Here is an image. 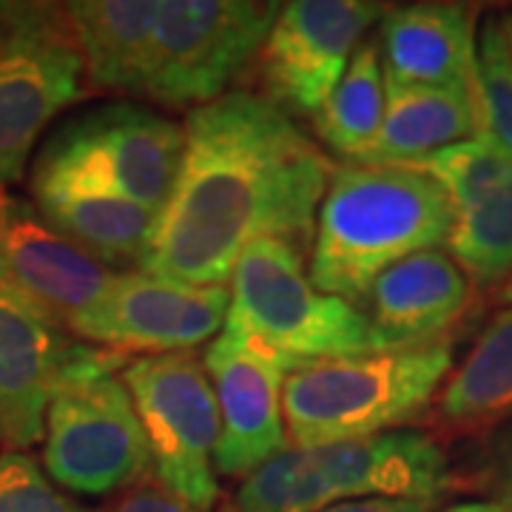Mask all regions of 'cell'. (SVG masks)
Returning a JSON list of instances; mask_svg holds the SVG:
<instances>
[{"label": "cell", "instance_id": "obj_1", "mask_svg": "<svg viewBox=\"0 0 512 512\" xmlns=\"http://www.w3.org/2000/svg\"><path fill=\"white\" fill-rule=\"evenodd\" d=\"M333 165L271 97L231 92L185 120L174 191L154 220L140 271L222 288L256 239L302 251Z\"/></svg>", "mask_w": 512, "mask_h": 512}, {"label": "cell", "instance_id": "obj_2", "mask_svg": "<svg viewBox=\"0 0 512 512\" xmlns=\"http://www.w3.org/2000/svg\"><path fill=\"white\" fill-rule=\"evenodd\" d=\"M456 205L436 180L407 165H333L316 214L311 279L348 302L407 256L447 245Z\"/></svg>", "mask_w": 512, "mask_h": 512}, {"label": "cell", "instance_id": "obj_3", "mask_svg": "<svg viewBox=\"0 0 512 512\" xmlns=\"http://www.w3.org/2000/svg\"><path fill=\"white\" fill-rule=\"evenodd\" d=\"M450 365L447 339L302 362L282 390L288 439L296 447H328L399 430L430 404Z\"/></svg>", "mask_w": 512, "mask_h": 512}, {"label": "cell", "instance_id": "obj_4", "mask_svg": "<svg viewBox=\"0 0 512 512\" xmlns=\"http://www.w3.org/2000/svg\"><path fill=\"white\" fill-rule=\"evenodd\" d=\"M126 365L123 353L86 345L49 404L43 467L69 493L100 498L154 476L146 427L117 376Z\"/></svg>", "mask_w": 512, "mask_h": 512}, {"label": "cell", "instance_id": "obj_5", "mask_svg": "<svg viewBox=\"0 0 512 512\" xmlns=\"http://www.w3.org/2000/svg\"><path fill=\"white\" fill-rule=\"evenodd\" d=\"M231 305L225 328L251 336L296 365L387 350L367 313L322 293L305 274L302 254L282 239H256L231 274Z\"/></svg>", "mask_w": 512, "mask_h": 512}, {"label": "cell", "instance_id": "obj_6", "mask_svg": "<svg viewBox=\"0 0 512 512\" xmlns=\"http://www.w3.org/2000/svg\"><path fill=\"white\" fill-rule=\"evenodd\" d=\"M279 9L268 0H160L140 97L197 109L214 103L262 52Z\"/></svg>", "mask_w": 512, "mask_h": 512}, {"label": "cell", "instance_id": "obj_7", "mask_svg": "<svg viewBox=\"0 0 512 512\" xmlns=\"http://www.w3.org/2000/svg\"><path fill=\"white\" fill-rule=\"evenodd\" d=\"M151 447L154 478L194 510L220 498V404L208 370L191 350L140 356L120 373Z\"/></svg>", "mask_w": 512, "mask_h": 512}, {"label": "cell", "instance_id": "obj_8", "mask_svg": "<svg viewBox=\"0 0 512 512\" xmlns=\"http://www.w3.org/2000/svg\"><path fill=\"white\" fill-rule=\"evenodd\" d=\"M185 128L137 103H111L74 117L46 143L37 165L86 174L154 217L174 191Z\"/></svg>", "mask_w": 512, "mask_h": 512}, {"label": "cell", "instance_id": "obj_9", "mask_svg": "<svg viewBox=\"0 0 512 512\" xmlns=\"http://www.w3.org/2000/svg\"><path fill=\"white\" fill-rule=\"evenodd\" d=\"M228 288H194L146 271H120L111 291L80 313L69 333L114 353H180L217 339L228 319Z\"/></svg>", "mask_w": 512, "mask_h": 512}, {"label": "cell", "instance_id": "obj_10", "mask_svg": "<svg viewBox=\"0 0 512 512\" xmlns=\"http://www.w3.org/2000/svg\"><path fill=\"white\" fill-rule=\"evenodd\" d=\"M384 12L387 6L376 0L282 3L259 52L276 106L316 117L348 72L365 32Z\"/></svg>", "mask_w": 512, "mask_h": 512}, {"label": "cell", "instance_id": "obj_11", "mask_svg": "<svg viewBox=\"0 0 512 512\" xmlns=\"http://www.w3.org/2000/svg\"><path fill=\"white\" fill-rule=\"evenodd\" d=\"M293 367L268 345L228 328L205 348L222 421L217 473L245 478L288 447L282 390Z\"/></svg>", "mask_w": 512, "mask_h": 512}, {"label": "cell", "instance_id": "obj_12", "mask_svg": "<svg viewBox=\"0 0 512 512\" xmlns=\"http://www.w3.org/2000/svg\"><path fill=\"white\" fill-rule=\"evenodd\" d=\"M83 348L60 322L0 285V447L43 441L49 404Z\"/></svg>", "mask_w": 512, "mask_h": 512}, {"label": "cell", "instance_id": "obj_13", "mask_svg": "<svg viewBox=\"0 0 512 512\" xmlns=\"http://www.w3.org/2000/svg\"><path fill=\"white\" fill-rule=\"evenodd\" d=\"M120 271H111L74 242L57 234L32 202L0 194V285L69 330L80 313L111 291Z\"/></svg>", "mask_w": 512, "mask_h": 512}, {"label": "cell", "instance_id": "obj_14", "mask_svg": "<svg viewBox=\"0 0 512 512\" xmlns=\"http://www.w3.org/2000/svg\"><path fill=\"white\" fill-rule=\"evenodd\" d=\"M325 510L353 498L439 501L450 487V461L419 430H387L367 439L305 447Z\"/></svg>", "mask_w": 512, "mask_h": 512}, {"label": "cell", "instance_id": "obj_15", "mask_svg": "<svg viewBox=\"0 0 512 512\" xmlns=\"http://www.w3.org/2000/svg\"><path fill=\"white\" fill-rule=\"evenodd\" d=\"M83 94V60L69 32L0 57V194L20 180L37 137Z\"/></svg>", "mask_w": 512, "mask_h": 512}, {"label": "cell", "instance_id": "obj_16", "mask_svg": "<svg viewBox=\"0 0 512 512\" xmlns=\"http://www.w3.org/2000/svg\"><path fill=\"white\" fill-rule=\"evenodd\" d=\"M32 194L40 217L80 251L111 271L120 265L143 268L157 220L148 208L86 174L49 165H35Z\"/></svg>", "mask_w": 512, "mask_h": 512}, {"label": "cell", "instance_id": "obj_17", "mask_svg": "<svg viewBox=\"0 0 512 512\" xmlns=\"http://www.w3.org/2000/svg\"><path fill=\"white\" fill-rule=\"evenodd\" d=\"M384 77L476 94V15L461 3H407L382 15Z\"/></svg>", "mask_w": 512, "mask_h": 512}, {"label": "cell", "instance_id": "obj_18", "mask_svg": "<svg viewBox=\"0 0 512 512\" xmlns=\"http://www.w3.org/2000/svg\"><path fill=\"white\" fill-rule=\"evenodd\" d=\"M365 299L367 319L384 348H424L456 325L470 299V282L453 256L433 248L387 268Z\"/></svg>", "mask_w": 512, "mask_h": 512}, {"label": "cell", "instance_id": "obj_19", "mask_svg": "<svg viewBox=\"0 0 512 512\" xmlns=\"http://www.w3.org/2000/svg\"><path fill=\"white\" fill-rule=\"evenodd\" d=\"M63 9L94 89L140 97L160 0H74Z\"/></svg>", "mask_w": 512, "mask_h": 512}, {"label": "cell", "instance_id": "obj_20", "mask_svg": "<svg viewBox=\"0 0 512 512\" xmlns=\"http://www.w3.org/2000/svg\"><path fill=\"white\" fill-rule=\"evenodd\" d=\"M481 134L473 92L387 80V106L376 140L350 163L402 165Z\"/></svg>", "mask_w": 512, "mask_h": 512}, {"label": "cell", "instance_id": "obj_21", "mask_svg": "<svg viewBox=\"0 0 512 512\" xmlns=\"http://www.w3.org/2000/svg\"><path fill=\"white\" fill-rule=\"evenodd\" d=\"M441 419L453 427H481L512 416V305L478 336L439 396Z\"/></svg>", "mask_w": 512, "mask_h": 512}, {"label": "cell", "instance_id": "obj_22", "mask_svg": "<svg viewBox=\"0 0 512 512\" xmlns=\"http://www.w3.org/2000/svg\"><path fill=\"white\" fill-rule=\"evenodd\" d=\"M384 106L387 77L379 57V43H362L328 103L313 117L316 134L328 148L350 160H359L382 128Z\"/></svg>", "mask_w": 512, "mask_h": 512}, {"label": "cell", "instance_id": "obj_23", "mask_svg": "<svg viewBox=\"0 0 512 512\" xmlns=\"http://www.w3.org/2000/svg\"><path fill=\"white\" fill-rule=\"evenodd\" d=\"M402 165L436 180L453 200L456 211L473 208L478 202L512 188V157L484 134Z\"/></svg>", "mask_w": 512, "mask_h": 512}, {"label": "cell", "instance_id": "obj_24", "mask_svg": "<svg viewBox=\"0 0 512 512\" xmlns=\"http://www.w3.org/2000/svg\"><path fill=\"white\" fill-rule=\"evenodd\" d=\"M447 251L478 285H495L512 271V188L456 211Z\"/></svg>", "mask_w": 512, "mask_h": 512}, {"label": "cell", "instance_id": "obj_25", "mask_svg": "<svg viewBox=\"0 0 512 512\" xmlns=\"http://www.w3.org/2000/svg\"><path fill=\"white\" fill-rule=\"evenodd\" d=\"M476 103L481 134L512 157V43L498 20L478 35Z\"/></svg>", "mask_w": 512, "mask_h": 512}, {"label": "cell", "instance_id": "obj_26", "mask_svg": "<svg viewBox=\"0 0 512 512\" xmlns=\"http://www.w3.org/2000/svg\"><path fill=\"white\" fill-rule=\"evenodd\" d=\"M0 512H100L57 490L49 473L23 450L0 453Z\"/></svg>", "mask_w": 512, "mask_h": 512}, {"label": "cell", "instance_id": "obj_27", "mask_svg": "<svg viewBox=\"0 0 512 512\" xmlns=\"http://www.w3.org/2000/svg\"><path fill=\"white\" fill-rule=\"evenodd\" d=\"M69 32L66 9L57 3H23L0 0V57L9 55L23 43L40 37Z\"/></svg>", "mask_w": 512, "mask_h": 512}, {"label": "cell", "instance_id": "obj_28", "mask_svg": "<svg viewBox=\"0 0 512 512\" xmlns=\"http://www.w3.org/2000/svg\"><path fill=\"white\" fill-rule=\"evenodd\" d=\"M103 512H200L188 507L177 495L163 490L160 484H137L120 495L109 510Z\"/></svg>", "mask_w": 512, "mask_h": 512}, {"label": "cell", "instance_id": "obj_29", "mask_svg": "<svg viewBox=\"0 0 512 512\" xmlns=\"http://www.w3.org/2000/svg\"><path fill=\"white\" fill-rule=\"evenodd\" d=\"M322 512H433V501L416 498H353Z\"/></svg>", "mask_w": 512, "mask_h": 512}, {"label": "cell", "instance_id": "obj_30", "mask_svg": "<svg viewBox=\"0 0 512 512\" xmlns=\"http://www.w3.org/2000/svg\"><path fill=\"white\" fill-rule=\"evenodd\" d=\"M495 501H501L512 512V430L498 441L495 453Z\"/></svg>", "mask_w": 512, "mask_h": 512}, {"label": "cell", "instance_id": "obj_31", "mask_svg": "<svg viewBox=\"0 0 512 512\" xmlns=\"http://www.w3.org/2000/svg\"><path fill=\"white\" fill-rule=\"evenodd\" d=\"M439 512H510L501 501H461V504H453V507H444Z\"/></svg>", "mask_w": 512, "mask_h": 512}, {"label": "cell", "instance_id": "obj_32", "mask_svg": "<svg viewBox=\"0 0 512 512\" xmlns=\"http://www.w3.org/2000/svg\"><path fill=\"white\" fill-rule=\"evenodd\" d=\"M501 23V29H504V35H507V40L512 43V15H504V18L498 20Z\"/></svg>", "mask_w": 512, "mask_h": 512}, {"label": "cell", "instance_id": "obj_33", "mask_svg": "<svg viewBox=\"0 0 512 512\" xmlns=\"http://www.w3.org/2000/svg\"><path fill=\"white\" fill-rule=\"evenodd\" d=\"M504 299H507V302H510V305H512V279H510V282H507V288H504Z\"/></svg>", "mask_w": 512, "mask_h": 512}]
</instances>
